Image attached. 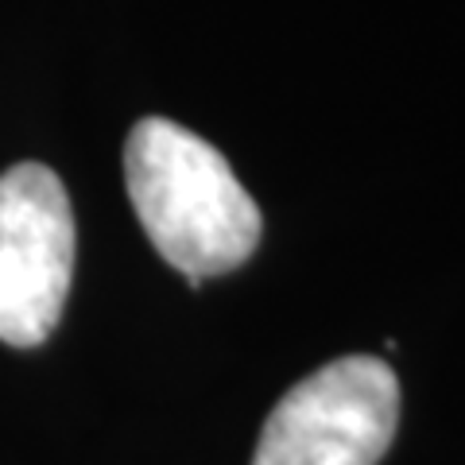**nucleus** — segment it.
I'll return each instance as SVG.
<instances>
[{
    "label": "nucleus",
    "instance_id": "nucleus-1",
    "mask_svg": "<svg viewBox=\"0 0 465 465\" xmlns=\"http://www.w3.org/2000/svg\"><path fill=\"white\" fill-rule=\"evenodd\" d=\"M124 186L155 252L191 287L241 268L260 244V206L225 155L167 116H143L124 140Z\"/></svg>",
    "mask_w": 465,
    "mask_h": 465
},
{
    "label": "nucleus",
    "instance_id": "nucleus-3",
    "mask_svg": "<svg viewBox=\"0 0 465 465\" xmlns=\"http://www.w3.org/2000/svg\"><path fill=\"white\" fill-rule=\"evenodd\" d=\"M74 275V210L43 163L0 174V341L32 349L51 338Z\"/></svg>",
    "mask_w": 465,
    "mask_h": 465
},
{
    "label": "nucleus",
    "instance_id": "nucleus-2",
    "mask_svg": "<svg viewBox=\"0 0 465 465\" xmlns=\"http://www.w3.org/2000/svg\"><path fill=\"white\" fill-rule=\"evenodd\" d=\"M396 423V372L381 357H341L272 407L252 465H376Z\"/></svg>",
    "mask_w": 465,
    "mask_h": 465
}]
</instances>
